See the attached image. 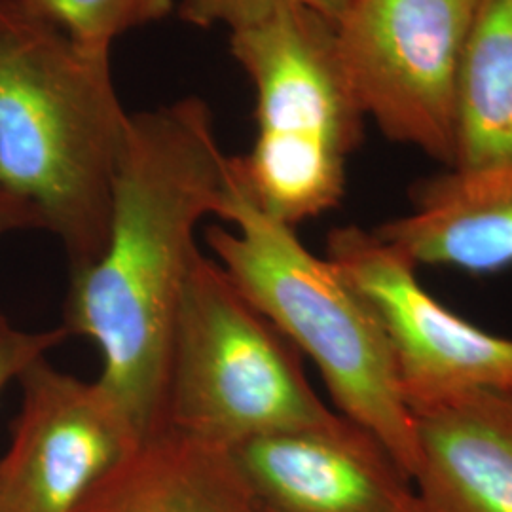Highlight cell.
<instances>
[{"mask_svg": "<svg viewBox=\"0 0 512 512\" xmlns=\"http://www.w3.org/2000/svg\"><path fill=\"white\" fill-rule=\"evenodd\" d=\"M232 188V158L200 97L129 116L107 245L71 272L61 327L101 351L97 380L141 437L164 423L171 332L202 253L198 226L207 215L222 217Z\"/></svg>", "mask_w": 512, "mask_h": 512, "instance_id": "6da1fadb", "label": "cell"}, {"mask_svg": "<svg viewBox=\"0 0 512 512\" xmlns=\"http://www.w3.org/2000/svg\"><path fill=\"white\" fill-rule=\"evenodd\" d=\"M129 116L110 52L76 44L23 0H0V190L37 211L71 272L107 245Z\"/></svg>", "mask_w": 512, "mask_h": 512, "instance_id": "7a4b0ae2", "label": "cell"}, {"mask_svg": "<svg viewBox=\"0 0 512 512\" xmlns=\"http://www.w3.org/2000/svg\"><path fill=\"white\" fill-rule=\"evenodd\" d=\"M220 219L232 228L207 230L213 258L300 355L310 357L338 414L380 440L412 478L416 423L384 330L363 296L327 258L313 255L293 226L260 211L236 173Z\"/></svg>", "mask_w": 512, "mask_h": 512, "instance_id": "3957f363", "label": "cell"}, {"mask_svg": "<svg viewBox=\"0 0 512 512\" xmlns=\"http://www.w3.org/2000/svg\"><path fill=\"white\" fill-rule=\"evenodd\" d=\"M230 50L256 90L255 143L232 158L247 198L293 228L338 207L366 116L338 54L334 21L283 4L232 31Z\"/></svg>", "mask_w": 512, "mask_h": 512, "instance_id": "277c9868", "label": "cell"}, {"mask_svg": "<svg viewBox=\"0 0 512 512\" xmlns=\"http://www.w3.org/2000/svg\"><path fill=\"white\" fill-rule=\"evenodd\" d=\"M340 418L313 391L291 340L200 253L171 332L164 423L232 448Z\"/></svg>", "mask_w": 512, "mask_h": 512, "instance_id": "5b68a950", "label": "cell"}, {"mask_svg": "<svg viewBox=\"0 0 512 512\" xmlns=\"http://www.w3.org/2000/svg\"><path fill=\"white\" fill-rule=\"evenodd\" d=\"M478 0H349L334 21L353 93L385 137L446 167L456 154V99Z\"/></svg>", "mask_w": 512, "mask_h": 512, "instance_id": "8992f818", "label": "cell"}, {"mask_svg": "<svg viewBox=\"0 0 512 512\" xmlns=\"http://www.w3.org/2000/svg\"><path fill=\"white\" fill-rule=\"evenodd\" d=\"M330 264L384 330L410 412L473 393L512 391V338L478 329L423 289L416 264L361 226L334 228Z\"/></svg>", "mask_w": 512, "mask_h": 512, "instance_id": "52a82bcc", "label": "cell"}, {"mask_svg": "<svg viewBox=\"0 0 512 512\" xmlns=\"http://www.w3.org/2000/svg\"><path fill=\"white\" fill-rule=\"evenodd\" d=\"M16 382L21 404L0 458V512H74L143 437L105 385L55 368L48 355Z\"/></svg>", "mask_w": 512, "mask_h": 512, "instance_id": "ba28073f", "label": "cell"}, {"mask_svg": "<svg viewBox=\"0 0 512 512\" xmlns=\"http://www.w3.org/2000/svg\"><path fill=\"white\" fill-rule=\"evenodd\" d=\"M262 512H420L412 478L348 418L232 446Z\"/></svg>", "mask_w": 512, "mask_h": 512, "instance_id": "9c48e42d", "label": "cell"}, {"mask_svg": "<svg viewBox=\"0 0 512 512\" xmlns=\"http://www.w3.org/2000/svg\"><path fill=\"white\" fill-rule=\"evenodd\" d=\"M412 416L420 512H512V391H473Z\"/></svg>", "mask_w": 512, "mask_h": 512, "instance_id": "30bf717a", "label": "cell"}, {"mask_svg": "<svg viewBox=\"0 0 512 512\" xmlns=\"http://www.w3.org/2000/svg\"><path fill=\"white\" fill-rule=\"evenodd\" d=\"M374 232L416 266L492 274L512 266V162L450 167L421 181L412 209Z\"/></svg>", "mask_w": 512, "mask_h": 512, "instance_id": "8fae6325", "label": "cell"}, {"mask_svg": "<svg viewBox=\"0 0 512 512\" xmlns=\"http://www.w3.org/2000/svg\"><path fill=\"white\" fill-rule=\"evenodd\" d=\"M74 512H262L232 448L167 423L139 440Z\"/></svg>", "mask_w": 512, "mask_h": 512, "instance_id": "7c38bea8", "label": "cell"}, {"mask_svg": "<svg viewBox=\"0 0 512 512\" xmlns=\"http://www.w3.org/2000/svg\"><path fill=\"white\" fill-rule=\"evenodd\" d=\"M505 162H512V0H478L459 69L452 167Z\"/></svg>", "mask_w": 512, "mask_h": 512, "instance_id": "4fadbf2b", "label": "cell"}, {"mask_svg": "<svg viewBox=\"0 0 512 512\" xmlns=\"http://www.w3.org/2000/svg\"><path fill=\"white\" fill-rule=\"evenodd\" d=\"M23 4L76 44L110 52L112 42L124 33L167 18L177 0H23Z\"/></svg>", "mask_w": 512, "mask_h": 512, "instance_id": "5bb4252c", "label": "cell"}, {"mask_svg": "<svg viewBox=\"0 0 512 512\" xmlns=\"http://www.w3.org/2000/svg\"><path fill=\"white\" fill-rule=\"evenodd\" d=\"M348 2L349 0H181L179 16L186 23L200 29L226 25L232 33L266 18L283 4L306 6L336 21L346 10Z\"/></svg>", "mask_w": 512, "mask_h": 512, "instance_id": "9a60e30c", "label": "cell"}, {"mask_svg": "<svg viewBox=\"0 0 512 512\" xmlns=\"http://www.w3.org/2000/svg\"><path fill=\"white\" fill-rule=\"evenodd\" d=\"M67 338L69 334L61 325L48 330H23L0 313V393L33 361L46 357Z\"/></svg>", "mask_w": 512, "mask_h": 512, "instance_id": "2e32d148", "label": "cell"}, {"mask_svg": "<svg viewBox=\"0 0 512 512\" xmlns=\"http://www.w3.org/2000/svg\"><path fill=\"white\" fill-rule=\"evenodd\" d=\"M21 230H42L37 211L29 203L0 190V239Z\"/></svg>", "mask_w": 512, "mask_h": 512, "instance_id": "e0dca14e", "label": "cell"}]
</instances>
